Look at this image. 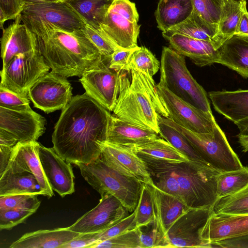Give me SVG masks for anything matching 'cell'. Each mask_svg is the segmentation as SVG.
Masks as SVG:
<instances>
[{"label": "cell", "instance_id": "obj_20", "mask_svg": "<svg viewBox=\"0 0 248 248\" xmlns=\"http://www.w3.org/2000/svg\"><path fill=\"white\" fill-rule=\"evenodd\" d=\"M36 141L18 142L13 147L7 169L14 172H28L33 174L44 192L45 196L50 198L54 193L42 168L35 149Z\"/></svg>", "mask_w": 248, "mask_h": 248}, {"label": "cell", "instance_id": "obj_10", "mask_svg": "<svg viewBox=\"0 0 248 248\" xmlns=\"http://www.w3.org/2000/svg\"><path fill=\"white\" fill-rule=\"evenodd\" d=\"M213 214L212 206L188 209L175 221L166 232L170 248H212L210 242L202 239L201 233Z\"/></svg>", "mask_w": 248, "mask_h": 248}, {"label": "cell", "instance_id": "obj_57", "mask_svg": "<svg viewBox=\"0 0 248 248\" xmlns=\"http://www.w3.org/2000/svg\"><path fill=\"white\" fill-rule=\"evenodd\" d=\"M59 0V1H64V2H68L72 0Z\"/></svg>", "mask_w": 248, "mask_h": 248}, {"label": "cell", "instance_id": "obj_16", "mask_svg": "<svg viewBox=\"0 0 248 248\" xmlns=\"http://www.w3.org/2000/svg\"><path fill=\"white\" fill-rule=\"evenodd\" d=\"M99 157L120 173L142 183L153 184L145 162L131 147L106 141L102 143Z\"/></svg>", "mask_w": 248, "mask_h": 248}, {"label": "cell", "instance_id": "obj_6", "mask_svg": "<svg viewBox=\"0 0 248 248\" xmlns=\"http://www.w3.org/2000/svg\"><path fill=\"white\" fill-rule=\"evenodd\" d=\"M87 182L100 195L116 198L129 212L136 208L143 183L125 176L108 165L99 156L88 164L76 165Z\"/></svg>", "mask_w": 248, "mask_h": 248}, {"label": "cell", "instance_id": "obj_9", "mask_svg": "<svg viewBox=\"0 0 248 248\" xmlns=\"http://www.w3.org/2000/svg\"><path fill=\"white\" fill-rule=\"evenodd\" d=\"M50 67L38 49L14 57L0 71V86L28 96L29 89Z\"/></svg>", "mask_w": 248, "mask_h": 248}, {"label": "cell", "instance_id": "obj_42", "mask_svg": "<svg viewBox=\"0 0 248 248\" xmlns=\"http://www.w3.org/2000/svg\"><path fill=\"white\" fill-rule=\"evenodd\" d=\"M141 248L138 228L124 232L116 236L100 242L93 248Z\"/></svg>", "mask_w": 248, "mask_h": 248}, {"label": "cell", "instance_id": "obj_27", "mask_svg": "<svg viewBox=\"0 0 248 248\" xmlns=\"http://www.w3.org/2000/svg\"><path fill=\"white\" fill-rule=\"evenodd\" d=\"M148 185L154 203L155 217L166 234L175 221L189 208L182 200L161 190L155 185Z\"/></svg>", "mask_w": 248, "mask_h": 248}, {"label": "cell", "instance_id": "obj_31", "mask_svg": "<svg viewBox=\"0 0 248 248\" xmlns=\"http://www.w3.org/2000/svg\"><path fill=\"white\" fill-rule=\"evenodd\" d=\"M221 10L218 26V37L221 43L235 34L242 14L246 7V1L220 0Z\"/></svg>", "mask_w": 248, "mask_h": 248}, {"label": "cell", "instance_id": "obj_18", "mask_svg": "<svg viewBox=\"0 0 248 248\" xmlns=\"http://www.w3.org/2000/svg\"><path fill=\"white\" fill-rule=\"evenodd\" d=\"M35 149L42 168L53 190L62 197L75 192V176L71 163L64 160L53 148L36 141Z\"/></svg>", "mask_w": 248, "mask_h": 248}, {"label": "cell", "instance_id": "obj_3", "mask_svg": "<svg viewBox=\"0 0 248 248\" xmlns=\"http://www.w3.org/2000/svg\"><path fill=\"white\" fill-rule=\"evenodd\" d=\"M121 71L119 94L113 113L120 119L151 128L159 134L158 114L168 118L169 113L159 95L153 77L134 68Z\"/></svg>", "mask_w": 248, "mask_h": 248}, {"label": "cell", "instance_id": "obj_22", "mask_svg": "<svg viewBox=\"0 0 248 248\" xmlns=\"http://www.w3.org/2000/svg\"><path fill=\"white\" fill-rule=\"evenodd\" d=\"M248 233V214H213L203 228L202 239L211 243Z\"/></svg>", "mask_w": 248, "mask_h": 248}, {"label": "cell", "instance_id": "obj_51", "mask_svg": "<svg viewBox=\"0 0 248 248\" xmlns=\"http://www.w3.org/2000/svg\"><path fill=\"white\" fill-rule=\"evenodd\" d=\"M13 147L0 145V175L8 168Z\"/></svg>", "mask_w": 248, "mask_h": 248}, {"label": "cell", "instance_id": "obj_14", "mask_svg": "<svg viewBox=\"0 0 248 248\" xmlns=\"http://www.w3.org/2000/svg\"><path fill=\"white\" fill-rule=\"evenodd\" d=\"M127 211L114 196L102 194L98 204L68 228L80 233L100 232L127 217Z\"/></svg>", "mask_w": 248, "mask_h": 248}, {"label": "cell", "instance_id": "obj_40", "mask_svg": "<svg viewBox=\"0 0 248 248\" xmlns=\"http://www.w3.org/2000/svg\"><path fill=\"white\" fill-rule=\"evenodd\" d=\"M82 30L104 57H111L116 49L120 48L115 45L100 27H94L87 23Z\"/></svg>", "mask_w": 248, "mask_h": 248}, {"label": "cell", "instance_id": "obj_11", "mask_svg": "<svg viewBox=\"0 0 248 248\" xmlns=\"http://www.w3.org/2000/svg\"><path fill=\"white\" fill-rule=\"evenodd\" d=\"M72 90L66 78L51 71L34 83L28 96L35 108L49 113L66 107L72 98Z\"/></svg>", "mask_w": 248, "mask_h": 248}, {"label": "cell", "instance_id": "obj_34", "mask_svg": "<svg viewBox=\"0 0 248 248\" xmlns=\"http://www.w3.org/2000/svg\"><path fill=\"white\" fill-rule=\"evenodd\" d=\"M112 0H72L68 2L86 22L100 27Z\"/></svg>", "mask_w": 248, "mask_h": 248}, {"label": "cell", "instance_id": "obj_53", "mask_svg": "<svg viewBox=\"0 0 248 248\" xmlns=\"http://www.w3.org/2000/svg\"><path fill=\"white\" fill-rule=\"evenodd\" d=\"M235 34L248 35V12L247 8L244 10Z\"/></svg>", "mask_w": 248, "mask_h": 248}, {"label": "cell", "instance_id": "obj_4", "mask_svg": "<svg viewBox=\"0 0 248 248\" xmlns=\"http://www.w3.org/2000/svg\"><path fill=\"white\" fill-rule=\"evenodd\" d=\"M148 170L166 172L176 180L182 201L189 208L212 207L217 199V180L220 172L190 160L175 161L138 155Z\"/></svg>", "mask_w": 248, "mask_h": 248}, {"label": "cell", "instance_id": "obj_55", "mask_svg": "<svg viewBox=\"0 0 248 248\" xmlns=\"http://www.w3.org/2000/svg\"><path fill=\"white\" fill-rule=\"evenodd\" d=\"M237 137L238 139V142L242 148L243 152H248V136L238 134Z\"/></svg>", "mask_w": 248, "mask_h": 248}, {"label": "cell", "instance_id": "obj_23", "mask_svg": "<svg viewBox=\"0 0 248 248\" xmlns=\"http://www.w3.org/2000/svg\"><path fill=\"white\" fill-rule=\"evenodd\" d=\"M154 130L123 121L110 114L108 123L107 141L131 147L151 141L159 137Z\"/></svg>", "mask_w": 248, "mask_h": 248}, {"label": "cell", "instance_id": "obj_29", "mask_svg": "<svg viewBox=\"0 0 248 248\" xmlns=\"http://www.w3.org/2000/svg\"><path fill=\"white\" fill-rule=\"evenodd\" d=\"M193 9L191 0H160L155 12L157 27L167 31L185 20Z\"/></svg>", "mask_w": 248, "mask_h": 248}, {"label": "cell", "instance_id": "obj_54", "mask_svg": "<svg viewBox=\"0 0 248 248\" xmlns=\"http://www.w3.org/2000/svg\"><path fill=\"white\" fill-rule=\"evenodd\" d=\"M234 124L239 130V135L248 136V118L241 120Z\"/></svg>", "mask_w": 248, "mask_h": 248}, {"label": "cell", "instance_id": "obj_7", "mask_svg": "<svg viewBox=\"0 0 248 248\" xmlns=\"http://www.w3.org/2000/svg\"><path fill=\"white\" fill-rule=\"evenodd\" d=\"M162 120L183 135L205 162L224 172L243 168L240 160L227 140L224 132L216 123L211 133H199L186 129L160 115Z\"/></svg>", "mask_w": 248, "mask_h": 248}, {"label": "cell", "instance_id": "obj_39", "mask_svg": "<svg viewBox=\"0 0 248 248\" xmlns=\"http://www.w3.org/2000/svg\"><path fill=\"white\" fill-rule=\"evenodd\" d=\"M137 227L146 225L155 218V210L148 185L143 183L136 208Z\"/></svg>", "mask_w": 248, "mask_h": 248}, {"label": "cell", "instance_id": "obj_56", "mask_svg": "<svg viewBox=\"0 0 248 248\" xmlns=\"http://www.w3.org/2000/svg\"><path fill=\"white\" fill-rule=\"evenodd\" d=\"M57 1V0H21L23 7L24 5H26L27 4L47 2V1Z\"/></svg>", "mask_w": 248, "mask_h": 248}, {"label": "cell", "instance_id": "obj_19", "mask_svg": "<svg viewBox=\"0 0 248 248\" xmlns=\"http://www.w3.org/2000/svg\"><path fill=\"white\" fill-rule=\"evenodd\" d=\"M2 31L0 39L2 67L16 56L38 49L36 37L22 22L20 14Z\"/></svg>", "mask_w": 248, "mask_h": 248}, {"label": "cell", "instance_id": "obj_41", "mask_svg": "<svg viewBox=\"0 0 248 248\" xmlns=\"http://www.w3.org/2000/svg\"><path fill=\"white\" fill-rule=\"evenodd\" d=\"M37 196L31 194H16L0 196V210L16 208L36 212L41 203Z\"/></svg>", "mask_w": 248, "mask_h": 248}, {"label": "cell", "instance_id": "obj_1", "mask_svg": "<svg viewBox=\"0 0 248 248\" xmlns=\"http://www.w3.org/2000/svg\"><path fill=\"white\" fill-rule=\"evenodd\" d=\"M110 115L86 93L72 97L55 125L53 149L70 163L91 162L100 156L107 140Z\"/></svg>", "mask_w": 248, "mask_h": 248}, {"label": "cell", "instance_id": "obj_25", "mask_svg": "<svg viewBox=\"0 0 248 248\" xmlns=\"http://www.w3.org/2000/svg\"><path fill=\"white\" fill-rule=\"evenodd\" d=\"M221 64L248 78V35L234 34L218 49Z\"/></svg>", "mask_w": 248, "mask_h": 248}, {"label": "cell", "instance_id": "obj_38", "mask_svg": "<svg viewBox=\"0 0 248 248\" xmlns=\"http://www.w3.org/2000/svg\"><path fill=\"white\" fill-rule=\"evenodd\" d=\"M140 232L141 248H169L166 234L155 218L150 223L137 227Z\"/></svg>", "mask_w": 248, "mask_h": 248}, {"label": "cell", "instance_id": "obj_5", "mask_svg": "<svg viewBox=\"0 0 248 248\" xmlns=\"http://www.w3.org/2000/svg\"><path fill=\"white\" fill-rule=\"evenodd\" d=\"M160 68L159 84L191 106L212 114L207 94L187 69L184 56L164 46Z\"/></svg>", "mask_w": 248, "mask_h": 248}, {"label": "cell", "instance_id": "obj_44", "mask_svg": "<svg viewBox=\"0 0 248 248\" xmlns=\"http://www.w3.org/2000/svg\"><path fill=\"white\" fill-rule=\"evenodd\" d=\"M28 96L20 94L0 86V107L12 110L31 109Z\"/></svg>", "mask_w": 248, "mask_h": 248}, {"label": "cell", "instance_id": "obj_12", "mask_svg": "<svg viewBox=\"0 0 248 248\" xmlns=\"http://www.w3.org/2000/svg\"><path fill=\"white\" fill-rule=\"evenodd\" d=\"M110 61V57L106 58L97 66L85 72L79 81L85 93L112 112L119 94L120 71L109 67Z\"/></svg>", "mask_w": 248, "mask_h": 248}, {"label": "cell", "instance_id": "obj_2", "mask_svg": "<svg viewBox=\"0 0 248 248\" xmlns=\"http://www.w3.org/2000/svg\"><path fill=\"white\" fill-rule=\"evenodd\" d=\"M21 19L35 34L38 50L53 72L66 78L81 77L108 58L82 29L69 31L43 20Z\"/></svg>", "mask_w": 248, "mask_h": 248}, {"label": "cell", "instance_id": "obj_48", "mask_svg": "<svg viewBox=\"0 0 248 248\" xmlns=\"http://www.w3.org/2000/svg\"><path fill=\"white\" fill-rule=\"evenodd\" d=\"M137 47L132 49H116L111 56L109 67L117 71H127L130 58Z\"/></svg>", "mask_w": 248, "mask_h": 248}, {"label": "cell", "instance_id": "obj_43", "mask_svg": "<svg viewBox=\"0 0 248 248\" xmlns=\"http://www.w3.org/2000/svg\"><path fill=\"white\" fill-rule=\"evenodd\" d=\"M194 9L208 23L218 26L220 0H191Z\"/></svg>", "mask_w": 248, "mask_h": 248}, {"label": "cell", "instance_id": "obj_30", "mask_svg": "<svg viewBox=\"0 0 248 248\" xmlns=\"http://www.w3.org/2000/svg\"><path fill=\"white\" fill-rule=\"evenodd\" d=\"M16 194L45 196L33 174L28 172H14L6 169L0 175V196Z\"/></svg>", "mask_w": 248, "mask_h": 248}, {"label": "cell", "instance_id": "obj_17", "mask_svg": "<svg viewBox=\"0 0 248 248\" xmlns=\"http://www.w3.org/2000/svg\"><path fill=\"white\" fill-rule=\"evenodd\" d=\"M46 119L32 109L16 110L0 107V129L18 142L36 141L45 132Z\"/></svg>", "mask_w": 248, "mask_h": 248}, {"label": "cell", "instance_id": "obj_52", "mask_svg": "<svg viewBox=\"0 0 248 248\" xmlns=\"http://www.w3.org/2000/svg\"><path fill=\"white\" fill-rule=\"evenodd\" d=\"M18 142L12 135L0 129V145L14 147Z\"/></svg>", "mask_w": 248, "mask_h": 248}, {"label": "cell", "instance_id": "obj_28", "mask_svg": "<svg viewBox=\"0 0 248 248\" xmlns=\"http://www.w3.org/2000/svg\"><path fill=\"white\" fill-rule=\"evenodd\" d=\"M218 31L217 26L205 21L193 9L191 15L185 20L162 32V35L178 33L211 42L218 49L221 43L218 37Z\"/></svg>", "mask_w": 248, "mask_h": 248}, {"label": "cell", "instance_id": "obj_50", "mask_svg": "<svg viewBox=\"0 0 248 248\" xmlns=\"http://www.w3.org/2000/svg\"><path fill=\"white\" fill-rule=\"evenodd\" d=\"M212 248H248V233L211 243Z\"/></svg>", "mask_w": 248, "mask_h": 248}, {"label": "cell", "instance_id": "obj_45", "mask_svg": "<svg viewBox=\"0 0 248 248\" xmlns=\"http://www.w3.org/2000/svg\"><path fill=\"white\" fill-rule=\"evenodd\" d=\"M137 228L136 209L130 215L126 217L116 224L107 229L98 232V240L95 244L104 240L116 236L124 232Z\"/></svg>", "mask_w": 248, "mask_h": 248}, {"label": "cell", "instance_id": "obj_33", "mask_svg": "<svg viewBox=\"0 0 248 248\" xmlns=\"http://www.w3.org/2000/svg\"><path fill=\"white\" fill-rule=\"evenodd\" d=\"M131 147L138 155L175 161L189 160L169 142L159 137L147 143Z\"/></svg>", "mask_w": 248, "mask_h": 248}, {"label": "cell", "instance_id": "obj_36", "mask_svg": "<svg viewBox=\"0 0 248 248\" xmlns=\"http://www.w3.org/2000/svg\"><path fill=\"white\" fill-rule=\"evenodd\" d=\"M212 210L214 214H248V185L234 194L218 198Z\"/></svg>", "mask_w": 248, "mask_h": 248}, {"label": "cell", "instance_id": "obj_47", "mask_svg": "<svg viewBox=\"0 0 248 248\" xmlns=\"http://www.w3.org/2000/svg\"><path fill=\"white\" fill-rule=\"evenodd\" d=\"M23 9L21 0H0V23L2 30L4 23L15 20Z\"/></svg>", "mask_w": 248, "mask_h": 248}, {"label": "cell", "instance_id": "obj_26", "mask_svg": "<svg viewBox=\"0 0 248 248\" xmlns=\"http://www.w3.org/2000/svg\"><path fill=\"white\" fill-rule=\"evenodd\" d=\"M79 234L70 230L68 227L39 230L23 234L13 242L9 248H60Z\"/></svg>", "mask_w": 248, "mask_h": 248}, {"label": "cell", "instance_id": "obj_13", "mask_svg": "<svg viewBox=\"0 0 248 248\" xmlns=\"http://www.w3.org/2000/svg\"><path fill=\"white\" fill-rule=\"evenodd\" d=\"M157 92L169 113V119L178 125L192 132L211 133L216 121L213 114L200 110L171 93L160 84Z\"/></svg>", "mask_w": 248, "mask_h": 248}, {"label": "cell", "instance_id": "obj_35", "mask_svg": "<svg viewBox=\"0 0 248 248\" xmlns=\"http://www.w3.org/2000/svg\"><path fill=\"white\" fill-rule=\"evenodd\" d=\"M248 185V167L221 172L217 180V199L234 194Z\"/></svg>", "mask_w": 248, "mask_h": 248}, {"label": "cell", "instance_id": "obj_49", "mask_svg": "<svg viewBox=\"0 0 248 248\" xmlns=\"http://www.w3.org/2000/svg\"><path fill=\"white\" fill-rule=\"evenodd\" d=\"M98 232L80 233L60 248H91L98 240Z\"/></svg>", "mask_w": 248, "mask_h": 248}, {"label": "cell", "instance_id": "obj_24", "mask_svg": "<svg viewBox=\"0 0 248 248\" xmlns=\"http://www.w3.org/2000/svg\"><path fill=\"white\" fill-rule=\"evenodd\" d=\"M208 96L216 110L234 123L248 118V90L212 91Z\"/></svg>", "mask_w": 248, "mask_h": 248}, {"label": "cell", "instance_id": "obj_46", "mask_svg": "<svg viewBox=\"0 0 248 248\" xmlns=\"http://www.w3.org/2000/svg\"><path fill=\"white\" fill-rule=\"evenodd\" d=\"M35 212L32 210L16 208L0 210V229L11 230L24 222Z\"/></svg>", "mask_w": 248, "mask_h": 248}, {"label": "cell", "instance_id": "obj_21", "mask_svg": "<svg viewBox=\"0 0 248 248\" xmlns=\"http://www.w3.org/2000/svg\"><path fill=\"white\" fill-rule=\"evenodd\" d=\"M163 37L173 50L184 57L189 58L199 67L210 65L218 62V50L211 42L178 33Z\"/></svg>", "mask_w": 248, "mask_h": 248}, {"label": "cell", "instance_id": "obj_37", "mask_svg": "<svg viewBox=\"0 0 248 248\" xmlns=\"http://www.w3.org/2000/svg\"><path fill=\"white\" fill-rule=\"evenodd\" d=\"M160 62L147 48L137 46L130 58L127 71L134 68L153 77L159 69Z\"/></svg>", "mask_w": 248, "mask_h": 248}, {"label": "cell", "instance_id": "obj_8", "mask_svg": "<svg viewBox=\"0 0 248 248\" xmlns=\"http://www.w3.org/2000/svg\"><path fill=\"white\" fill-rule=\"evenodd\" d=\"M139 14L129 0H112L100 27L119 48L136 47L140 32Z\"/></svg>", "mask_w": 248, "mask_h": 248}, {"label": "cell", "instance_id": "obj_32", "mask_svg": "<svg viewBox=\"0 0 248 248\" xmlns=\"http://www.w3.org/2000/svg\"><path fill=\"white\" fill-rule=\"evenodd\" d=\"M157 120L159 134L163 139L169 142L189 160L210 166L197 152L186 138L175 128L163 122L158 114Z\"/></svg>", "mask_w": 248, "mask_h": 248}, {"label": "cell", "instance_id": "obj_15", "mask_svg": "<svg viewBox=\"0 0 248 248\" xmlns=\"http://www.w3.org/2000/svg\"><path fill=\"white\" fill-rule=\"evenodd\" d=\"M20 15L22 18L43 20L69 31L81 30L87 23L68 2L59 0L24 5Z\"/></svg>", "mask_w": 248, "mask_h": 248}, {"label": "cell", "instance_id": "obj_58", "mask_svg": "<svg viewBox=\"0 0 248 248\" xmlns=\"http://www.w3.org/2000/svg\"><path fill=\"white\" fill-rule=\"evenodd\" d=\"M236 2H242L244 1H246V0H232Z\"/></svg>", "mask_w": 248, "mask_h": 248}]
</instances>
